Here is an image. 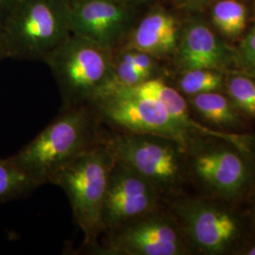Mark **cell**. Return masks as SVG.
Masks as SVG:
<instances>
[{
	"instance_id": "8992f818",
	"label": "cell",
	"mask_w": 255,
	"mask_h": 255,
	"mask_svg": "<svg viewBox=\"0 0 255 255\" xmlns=\"http://www.w3.org/2000/svg\"><path fill=\"white\" fill-rule=\"evenodd\" d=\"M103 125L114 130L168 137L185 147L190 134L176 122L164 106L127 87L113 85L89 105Z\"/></svg>"
},
{
	"instance_id": "5b68a950",
	"label": "cell",
	"mask_w": 255,
	"mask_h": 255,
	"mask_svg": "<svg viewBox=\"0 0 255 255\" xmlns=\"http://www.w3.org/2000/svg\"><path fill=\"white\" fill-rule=\"evenodd\" d=\"M104 141L116 159L169 195L180 187L185 172V149L180 142L162 135L114 130Z\"/></svg>"
},
{
	"instance_id": "5bb4252c",
	"label": "cell",
	"mask_w": 255,
	"mask_h": 255,
	"mask_svg": "<svg viewBox=\"0 0 255 255\" xmlns=\"http://www.w3.org/2000/svg\"><path fill=\"white\" fill-rule=\"evenodd\" d=\"M34 182L11 159H0V203L17 200L38 188Z\"/></svg>"
},
{
	"instance_id": "52a82bcc",
	"label": "cell",
	"mask_w": 255,
	"mask_h": 255,
	"mask_svg": "<svg viewBox=\"0 0 255 255\" xmlns=\"http://www.w3.org/2000/svg\"><path fill=\"white\" fill-rule=\"evenodd\" d=\"M102 244L92 247L94 255H181L186 245L176 219L161 210L104 232Z\"/></svg>"
},
{
	"instance_id": "30bf717a",
	"label": "cell",
	"mask_w": 255,
	"mask_h": 255,
	"mask_svg": "<svg viewBox=\"0 0 255 255\" xmlns=\"http://www.w3.org/2000/svg\"><path fill=\"white\" fill-rule=\"evenodd\" d=\"M173 208L182 236L200 250L218 254L238 237L237 220L226 210L193 201L176 202Z\"/></svg>"
},
{
	"instance_id": "6da1fadb",
	"label": "cell",
	"mask_w": 255,
	"mask_h": 255,
	"mask_svg": "<svg viewBox=\"0 0 255 255\" xmlns=\"http://www.w3.org/2000/svg\"><path fill=\"white\" fill-rule=\"evenodd\" d=\"M102 123L90 106L63 109L11 159L42 186L82 152L103 141Z\"/></svg>"
},
{
	"instance_id": "ac0fdd59",
	"label": "cell",
	"mask_w": 255,
	"mask_h": 255,
	"mask_svg": "<svg viewBox=\"0 0 255 255\" xmlns=\"http://www.w3.org/2000/svg\"><path fill=\"white\" fill-rule=\"evenodd\" d=\"M231 99L239 109L255 117V82L244 76L232 77L228 82Z\"/></svg>"
},
{
	"instance_id": "3957f363",
	"label": "cell",
	"mask_w": 255,
	"mask_h": 255,
	"mask_svg": "<svg viewBox=\"0 0 255 255\" xmlns=\"http://www.w3.org/2000/svg\"><path fill=\"white\" fill-rule=\"evenodd\" d=\"M63 109L89 106L116 84L112 52L89 39L70 34L46 56Z\"/></svg>"
},
{
	"instance_id": "7c38bea8",
	"label": "cell",
	"mask_w": 255,
	"mask_h": 255,
	"mask_svg": "<svg viewBox=\"0 0 255 255\" xmlns=\"http://www.w3.org/2000/svg\"><path fill=\"white\" fill-rule=\"evenodd\" d=\"M197 176L214 191L234 196L242 191L249 180L244 158L230 148H211L194 157Z\"/></svg>"
},
{
	"instance_id": "ba28073f",
	"label": "cell",
	"mask_w": 255,
	"mask_h": 255,
	"mask_svg": "<svg viewBox=\"0 0 255 255\" xmlns=\"http://www.w3.org/2000/svg\"><path fill=\"white\" fill-rule=\"evenodd\" d=\"M71 33L111 52L124 46L143 11L119 0H67Z\"/></svg>"
},
{
	"instance_id": "9a60e30c",
	"label": "cell",
	"mask_w": 255,
	"mask_h": 255,
	"mask_svg": "<svg viewBox=\"0 0 255 255\" xmlns=\"http://www.w3.org/2000/svg\"><path fill=\"white\" fill-rule=\"evenodd\" d=\"M190 103L204 119L217 125L233 127L237 124L236 111L230 101L220 94L215 92L198 94L192 96Z\"/></svg>"
},
{
	"instance_id": "7a4b0ae2",
	"label": "cell",
	"mask_w": 255,
	"mask_h": 255,
	"mask_svg": "<svg viewBox=\"0 0 255 255\" xmlns=\"http://www.w3.org/2000/svg\"><path fill=\"white\" fill-rule=\"evenodd\" d=\"M0 33L9 59L41 61L71 34L67 0H4Z\"/></svg>"
},
{
	"instance_id": "44dd1931",
	"label": "cell",
	"mask_w": 255,
	"mask_h": 255,
	"mask_svg": "<svg viewBox=\"0 0 255 255\" xmlns=\"http://www.w3.org/2000/svg\"><path fill=\"white\" fill-rule=\"evenodd\" d=\"M6 59H9V52H8L7 46L5 44V41L0 33V62L4 61Z\"/></svg>"
},
{
	"instance_id": "603a6c76",
	"label": "cell",
	"mask_w": 255,
	"mask_h": 255,
	"mask_svg": "<svg viewBox=\"0 0 255 255\" xmlns=\"http://www.w3.org/2000/svg\"><path fill=\"white\" fill-rule=\"evenodd\" d=\"M3 2H4V0H0V5H1Z\"/></svg>"
},
{
	"instance_id": "277c9868",
	"label": "cell",
	"mask_w": 255,
	"mask_h": 255,
	"mask_svg": "<svg viewBox=\"0 0 255 255\" xmlns=\"http://www.w3.org/2000/svg\"><path fill=\"white\" fill-rule=\"evenodd\" d=\"M115 163L116 157L103 139L66 164L50 181L66 194L85 246H95L102 236V207Z\"/></svg>"
},
{
	"instance_id": "8fae6325",
	"label": "cell",
	"mask_w": 255,
	"mask_h": 255,
	"mask_svg": "<svg viewBox=\"0 0 255 255\" xmlns=\"http://www.w3.org/2000/svg\"><path fill=\"white\" fill-rule=\"evenodd\" d=\"M172 10L156 3L137 19L122 47L134 48L163 61L176 54L182 27Z\"/></svg>"
},
{
	"instance_id": "4fadbf2b",
	"label": "cell",
	"mask_w": 255,
	"mask_h": 255,
	"mask_svg": "<svg viewBox=\"0 0 255 255\" xmlns=\"http://www.w3.org/2000/svg\"><path fill=\"white\" fill-rule=\"evenodd\" d=\"M179 70H216L224 64L225 52L209 27L192 23L182 27L179 45L174 56Z\"/></svg>"
},
{
	"instance_id": "7402d4cb",
	"label": "cell",
	"mask_w": 255,
	"mask_h": 255,
	"mask_svg": "<svg viewBox=\"0 0 255 255\" xmlns=\"http://www.w3.org/2000/svg\"><path fill=\"white\" fill-rule=\"evenodd\" d=\"M248 255H255V247H254L253 249H251L250 251H249V253H248Z\"/></svg>"
},
{
	"instance_id": "9c48e42d",
	"label": "cell",
	"mask_w": 255,
	"mask_h": 255,
	"mask_svg": "<svg viewBox=\"0 0 255 255\" xmlns=\"http://www.w3.org/2000/svg\"><path fill=\"white\" fill-rule=\"evenodd\" d=\"M162 199L152 183L116 159L102 207V234L160 209Z\"/></svg>"
},
{
	"instance_id": "e0dca14e",
	"label": "cell",
	"mask_w": 255,
	"mask_h": 255,
	"mask_svg": "<svg viewBox=\"0 0 255 255\" xmlns=\"http://www.w3.org/2000/svg\"><path fill=\"white\" fill-rule=\"evenodd\" d=\"M222 85V75L211 69H193L181 71L175 87L181 94L195 96L215 92Z\"/></svg>"
},
{
	"instance_id": "d6986e66",
	"label": "cell",
	"mask_w": 255,
	"mask_h": 255,
	"mask_svg": "<svg viewBox=\"0 0 255 255\" xmlns=\"http://www.w3.org/2000/svg\"><path fill=\"white\" fill-rule=\"evenodd\" d=\"M241 55L248 66L255 72V27L244 39L241 47Z\"/></svg>"
},
{
	"instance_id": "2e32d148",
	"label": "cell",
	"mask_w": 255,
	"mask_h": 255,
	"mask_svg": "<svg viewBox=\"0 0 255 255\" xmlns=\"http://www.w3.org/2000/svg\"><path fill=\"white\" fill-rule=\"evenodd\" d=\"M213 21L224 34L237 36L246 27V8L237 0H221L214 7Z\"/></svg>"
},
{
	"instance_id": "ffe728a7",
	"label": "cell",
	"mask_w": 255,
	"mask_h": 255,
	"mask_svg": "<svg viewBox=\"0 0 255 255\" xmlns=\"http://www.w3.org/2000/svg\"><path fill=\"white\" fill-rule=\"evenodd\" d=\"M122 3L126 4L128 6L133 8V9H137V10H141L142 11V8L146 5H148L149 7L153 6V4H151L154 0H119ZM156 1V0H155Z\"/></svg>"
}]
</instances>
